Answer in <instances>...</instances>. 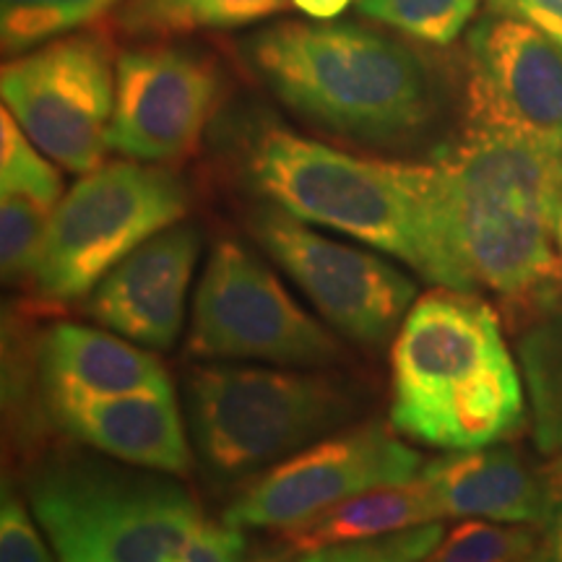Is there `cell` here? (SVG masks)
Returning <instances> with one entry per match:
<instances>
[{
	"label": "cell",
	"instance_id": "obj_8",
	"mask_svg": "<svg viewBox=\"0 0 562 562\" xmlns=\"http://www.w3.org/2000/svg\"><path fill=\"white\" fill-rule=\"evenodd\" d=\"M188 349L203 360H261L281 368L323 370L344 349L269 266L243 245L222 240L211 250L195 290Z\"/></svg>",
	"mask_w": 562,
	"mask_h": 562
},
{
	"label": "cell",
	"instance_id": "obj_12",
	"mask_svg": "<svg viewBox=\"0 0 562 562\" xmlns=\"http://www.w3.org/2000/svg\"><path fill=\"white\" fill-rule=\"evenodd\" d=\"M469 125L562 154V45L521 19L487 13L467 37Z\"/></svg>",
	"mask_w": 562,
	"mask_h": 562
},
{
	"label": "cell",
	"instance_id": "obj_27",
	"mask_svg": "<svg viewBox=\"0 0 562 562\" xmlns=\"http://www.w3.org/2000/svg\"><path fill=\"white\" fill-rule=\"evenodd\" d=\"M32 510L21 503L16 492L3 490L0 503V562H58L47 550V537L40 533Z\"/></svg>",
	"mask_w": 562,
	"mask_h": 562
},
{
	"label": "cell",
	"instance_id": "obj_24",
	"mask_svg": "<svg viewBox=\"0 0 562 562\" xmlns=\"http://www.w3.org/2000/svg\"><path fill=\"white\" fill-rule=\"evenodd\" d=\"M480 0H357V11L430 45H451Z\"/></svg>",
	"mask_w": 562,
	"mask_h": 562
},
{
	"label": "cell",
	"instance_id": "obj_15",
	"mask_svg": "<svg viewBox=\"0 0 562 562\" xmlns=\"http://www.w3.org/2000/svg\"><path fill=\"white\" fill-rule=\"evenodd\" d=\"M47 406L55 425L91 451L151 472L191 474L193 453L175 404V391L123 396L47 391Z\"/></svg>",
	"mask_w": 562,
	"mask_h": 562
},
{
	"label": "cell",
	"instance_id": "obj_11",
	"mask_svg": "<svg viewBox=\"0 0 562 562\" xmlns=\"http://www.w3.org/2000/svg\"><path fill=\"white\" fill-rule=\"evenodd\" d=\"M425 459L383 422L339 430L279 461L224 510L235 529L286 531L362 492L412 482Z\"/></svg>",
	"mask_w": 562,
	"mask_h": 562
},
{
	"label": "cell",
	"instance_id": "obj_3",
	"mask_svg": "<svg viewBox=\"0 0 562 562\" xmlns=\"http://www.w3.org/2000/svg\"><path fill=\"white\" fill-rule=\"evenodd\" d=\"M245 60L281 104L362 144H406L438 110L425 60L360 24L281 21L252 34Z\"/></svg>",
	"mask_w": 562,
	"mask_h": 562
},
{
	"label": "cell",
	"instance_id": "obj_31",
	"mask_svg": "<svg viewBox=\"0 0 562 562\" xmlns=\"http://www.w3.org/2000/svg\"><path fill=\"white\" fill-rule=\"evenodd\" d=\"M349 3L351 0H292L294 9L318 21H331L336 16H341Z\"/></svg>",
	"mask_w": 562,
	"mask_h": 562
},
{
	"label": "cell",
	"instance_id": "obj_14",
	"mask_svg": "<svg viewBox=\"0 0 562 562\" xmlns=\"http://www.w3.org/2000/svg\"><path fill=\"white\" fill-rule=\"evenodd\" d=\"M201 237L172 224L123 258L94 286L87 313L108 331L146 349H170L182 328Z\"/></svg>",
	"mask_w": 562,
	"mask_h": 562
},
{
	"label": "cell",
	"instance_id": "obj_18",
	"mask_svg": "<svg viewBox=\"0 0 562 562\" xmlns=\"http://www.w3.org/2000/svg\"><path fill=\"white\" fill-rule=\"evenodd\" d=\"M442 521L427 484L419 474L412 482L389 484L349 497L334 508L307 518L284 531V544L292 552H313L321 547L364 542L414 526Z\"/></svg>",
	"mask_w": 562,
	"mask_h": 562
},
{
	"label": "cell",
	"instance_id": "obj_21",
	"mask_svg": "<svg viewBox=\"0 0 562 562\" xmlns=\"http://www.w3.org/2000/svg\"><path fill=\"white\" fill-rule=\"evenodd\" d=\"M123 0H0L5 53H24L112 13Z\"/></svg>",
	"mask_w": 562,
	"mask_h": 562
},
{
	"label": "cell",
	"instance_id": "obj_16",
	"mask_svg": "<svg viewBox=\"0 0 562 562\" xmlns=\"http://www.w3.org/2000/svg\"><path fill=\"white\" fill-rule=\"evenodd\" d=\"M419 480L440 518H487L542 526L552 505V469L531 467L516 448L484 446L425 461Z\"/></svg>",
	"mask_w": 562,
	"mask_h": 562
},
{
	"label": "cell",
	"instance_id": "obj_30",
	"mask_svg": "<svg viewBox=\"0 0 562 562\" xmlns=\"http://www.w3.org/2000/svg\"><path fill=\"white\" fill-rule=\"evenodd\" d=\"M552 505L542 524V544L533 562H562V461L552 467Z\"/></svg>",
	"mask_w": 562,
	"mask_h": 562
},
{
	"label": "cell",
	"instance_id": "obj_19",
	"mask_svg": "<svg viewBox=\"0 0 562 562\" xmlns=\"http://www.w3.org/2000/svg\"><path fill=\"white\" fill-rule=\"evenodd\" d=\"M516 355L531 404V430L547 456L562 453V286L516 321Z\"/></svg>",
	"mask_w": 562,
	"mask_h": 562
},
{
	"label": "cell",
	"instance_id": "obj_22",
	"mask_svg": "<svg viewBox=\"0 0 562 562\" xmlns=\"http://www.w3.org/2000/svg\"><path fill=\"white\" fill-rule=\"evenodd\" d=\"M542 533L529 524L463 518L422 562H533Z\"/></svg>",
	"mask_w": 562,
	"mask_h": 562
},
{
	"label": "cell",
	"instance_id": "obj_2",
	"mask_svg": "<svg viewBox=\"0 0 562 562\" xmlns=\"http://www.w3.org/2000/svg\"><path fill=\"white\" fill-rule=\"evenodd\" d=\"M526 422L518 364L501 315L482 294H422L391 347V425L440 451H474L516 435Z\"/></svg>",
	"mask_w": 562,
	"mask_h": 562
},
{
	"label": "cell",
	"instance_id": "obj_9",
	"mask_svg": "<svg viewBox=\"0 0 562 562\" xmlns=\"http://www.w3.org/2000/svg\"><path fill=\"white\" fill-rule=\"evenodd\" d=\"M115 68L102 34H63L5 63L3 108L40 151L70 172L87 175L110 149Z\"/></svg>",
	"mask_w": 562,
	"mask_h": 562
},
{
	"label": "cell",
	"instance_id": "obj_20",
	"mask_svg": "<svg viewBox=\"0 0 562 562\" xmlns=\"http://www.w3.org/2000/svg\"><path fill=\"white\" fill-rule=\"evenodd\" d=\"M290 5L292 0H123L110 19L125 37L170 40L193 32L237 30Z\"/></svg>",
	"mask_w": 562,
	"mask_h": 562
},
{
	"label": "cell",
	"instance_id": "obj_5",
	"mask_svg": "<svg viewBox=\"0 0 562 562\" xmlns=\"http://www.w3.org/2000/svg\"><path fill=\"white\" fill-rule=\"evenodd\" d=\"M110 456L53 453L26 501L58 562H172L206 526L178 476Z\"/></svg>",
	"mask_w": 562,
	"mask_h": 562
},
{
	"label": "cell",
	"instance_id": "obj_28",
	"mask_svg": "<svg viewBox=\"0 0 562 562\" xmlns=\"http://www.w3.org/2000/svg\"><path fill=\"white\" fill-rule=\"evenodd\" d=\"M245 539L240 529L229 524H206L199 537L182 550L172 562H243Z\"/></svg>",
	"mask_w": 562,
	"mask_h": 562
},
{
	"label": "cell",
	"instance_id": "obj_1",
	"mask_svg": "<svg viewBox=\"0 0 562 562\" xmlns=\"http://www.w3.org/2000/svg\"><path fill=\"white\" fill-rule=\"evenodd\" d=\"M432 206L448 290L492 294L521 318L562 286L554 214L562 154L469 125L430 159Z\"/></svg>",
	"mask_w": 562,
	"mask_h": 562
},
{
	"label": "cell",
	"instance_id": "obj_6",
	"mask_svg": "<svg viewBox=\"0 0 562 562\" xmlns=\"http://www.w3.org/2000/svg\"><path fill=\"white\" fill-rule=\"evenodd\" d=\"M193 435L209 472L237 480L339 432L360 409L339 375L201 364L188 378Z\"/></svg>",
	"mask_w": 562,
	"mask_h": 562
},
{
	"label": "cell",
	"instance_id": "obj_13",
	"mask_svg": "<svg viewBox=\"0 0 562 562\" xmlns=\"http://www.w3.org/2000/svg\"><path fill=\"white\" fill-rule=\"evenodd\" d=\"M220 94V70L201 55L172 45L133 47L117 58L110 149L149 165L188 157Z\"/></svg>",
	"mask_w": 562,
	"mask_h": 562
},
{
	"label": "cell",
	"instance_id": "obj_25",
	"mask_svg": "<svg viewBox=\"0 0 562 562\" xmlns=\"http://www.w3.org/2000/svg\"><path fill=\"white\" fill-rule=\"evenodd\" d=\"M53 209L26 195H0V266L5 284L32 281Z\"/></svg>",
	"mask_w": 562,
	"mask_h": 562
},
{
	"label": "cell",
	"instance_id": "obj_7",
	"mask_svg": "<svg viewBox=\"0 0 562 562\" xmlns=\"http://www.w3.org/2000/svg\"><path fill=\"white\" fill-rule=\"evenodd\" d=\"M186 182L149 161H108L53 209L32 284L47 302L91 294L123 258L188 214Z\"/></svg>",
	"mask_w": 562,
	"mask_h": 562
},
{
	"label": "cell",
	"instance_id": "obj_17",
	"mask_svg": "<svg viewBox=\"0 0 562 562\" xmlns=\"http://www.w3.org/2000/svg\"><path fill=\"white\" fill-rule=\"evenodd\" d=\"M40 360L47 391L83 396L172 391L165 364L151 351L81 323H55L42 339Z\"/></svg>",
	"mask_w": 562,
	"mask_h": 562
},
{
	"label": "cell",
	"instance_id": "obj_26",
	"mask_svg": "<svg viewBox=\"0 0 562 562\" xmlns=\"http://www.w3.org/2000/svg\"><path fill=\"white\" fill-rule=\"evenodd\" d=\"M442 533V521H435L364 542L321 547L305 552L297 562H422L438 547Z\"/></svg>",
	"mask_w": 562,
	"mask_h": 562
},
{
	"label": "cell",
	"instance_id": "obj_32",
	"mask_svg": "<svg viewBox=\"0 0 562 562\" xmlns=\"http://www.w3.org/2000/svg\"><path fill=\"white\" fill-rule=\"evenodd\" d=\"M554 243H558V250L562 256V201L558 206V214H554Z\"/></svg>",
	"mask_w": 562,
	"mask_h": 562
},
{
	"label": "cell",
	"instance_id": "obj_10",
	"mask_svg": "<svg viewBox=\"0 0 562 562\" xmlns=\"http://www.w3.org/2000/svg\"><path fill=\"white\" fill-rule=\"evenodd\" d=\"M250 229L336 331L364 347H383L396 336L417 297V284L402 269L318 235L273 203L252 214Z\"/></svg>",
	"mask_w": 562,
	"mask_h": 562
},
{
	"label": "cell",
	"instance_id": "obj_29",
	"mask_svg": "<svg viewBox=\"0 0 562 562\" xmlns=\"http://www.w3.org/2000/svg\"><path fill=\"white\" fill-rule=\"evenodd\" d=\"M487 13L521 19L562 45V0H487Z\"/></svg>",
	"mask_w": 562,
	"mask_h": 562
},
{
	"label": "cell",
	"instance_id": "obj_23",
	"mask_svg": "<svg viewBox=\"0 0 562 562\" xmlns=\"http://www.w3.org/2000/svg\"><path fill=\"white\" fill-rule=\"evenodd\" d=\"M0 195H26L47 209L63 199V180L53 159L34 146L5 108L0 112Z\"/></svg>",
	"mask_w": 562,
	"mask_h": 562
},
{
	"label": "cell",
	"instance_id": "obj_4",
	"mask_svg": "<svg viewBox=\"0 0 562 562\" xmlns=\"http://www.w3.org/2000/svg\"><path fill=\"white\" fill-rule=\"evenodd\" d=\"M266 201L396 256L438 286L451 284L432 206L430 161H385L339 151L300 133L261 125L243 157Z\"/></svg>",
	"mask_w": 562,
	"mask_h": 562
}]
</instances>
